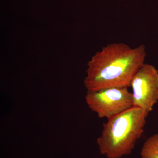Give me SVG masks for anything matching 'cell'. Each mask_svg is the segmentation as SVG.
<instances>
[{
    "instance_id": "1",
    "label": "cell",
    "mask_w": 158,
    "mask_h": 158,
    "mask_svg": "<svg viewBox=\"0 0 158 158\" xmlns=\"http://www.w3.org/2000/svg\"><path fill=\"white\" fill-rule=\"evenodd\" d=\"M145 46L132 48L123 43L104 47L87 65L84 84L87 91L112 88H129L133 77L144 63Z\"/></svg>"
},
{
    "instance_id": "2",
    "label": "cell",
    "mask_w": 158,
    "mask_h": 158,
    "mask_svg": "<svg viewBox=\"0 0 158 158\" xmlns=\"http://www.w3.org/2000/svg\"><path fill=\"white\" fill-rule=\"evenodd\" d=\"M148 115L141 108L133 106L108 118L97 140L101 154L107 158L130 155L144 133Z\"/></svg>"
},
{
    "instance_id": "3",
    "label": "cell",
    "mask_w": 158,
    "mask_h": 158,
    "mask_svg": "<svg viewBox=\"0 0 158 158\" xmlns=\"http://www.w3.org/2000/svg\"><path fill=\"white\" fill-rule=\"evenodd\" d=\"M128 88L87 91L85 100L89 108L99 118L108 119L133 106L132 94Z\"/></svg>"
},
{
    "instance_id": "4",
    "label": "cell",
    "mask_w": 158,
    "mask_h": 158,
    "mask_svg": "<svg viewBox=\"0 0 158 158\" xmlns=\"http://www.w3.org/2000/svg\"><path fill=\"white\" fill-rule=\"evenodd\" d=\"M133 106L149 114L158 101V71L154 66L144 63L133 77Z\"/></svg>"
},
{
    "instance_id": "5",
    "label": "cell",
    "mask_w": 158,
    "mask_h": 158,
    "mask_svg": "<svg viewBox=\"0 0 158 158\" xmlns=\"http://www.w3.org/2000/svg\"><path fill=\"white\" fill-rule=\"evenodd\" d=\"M141 158H158V134L146 139L141 148Z\"/></svg>"
}]
</instances>
